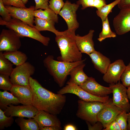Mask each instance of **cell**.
I'll list each match as a JSON object with an SVG mask.
<instances>
[{"mask_svg":"<svg viewBox=\"0 0 130 130\" xmlns=\"http://www.w3.org/2000/svg\"><path fill=\"white\" fill-rule=\"evenodd\" d=\"M29 85L33 93L32 105L39 111L43 110L56 115L60 113L66 102L65 96L47 90L31 77Z\"/></svg>","mask_w":130,"mask_h":130,"instance_id":"cell-1","label":"cell"},{"mask_svg":"<svg viewBox=\"0 0 130 130\" xmlns=\"http://www.w3.org/2000/svg\"><path fill=\"white\" fill-rule=\"evenodd\" d=\"M75 31L67 30L56 35L55 40L60 51L58 60L72 62L82 60V55L77 46L75 39Z\"/></svg>","mask_w":130,"mask_h":130,"instance_id":"cell-2","label":"cell"},{"mask_svg":"<svg viewBox=\"0 0 130 130\" xmlns=\"http://www.w3.org/2000/svg\"><path fill=\"white\" fill-rule=\"evenodd\" d=\"M85 59L76 62H67L55 60L49 55L43 60L44 65L55 81L60 87L63 86L68 75L74 67L84 62Z\"/></svg>","mask_w":130,"mask_h":130,"instance_id":"cell-3","label":"cell"},{"mask_svg":"<svg viewBox=\"0 0 130 130\" xmlns=\"http://www.w3.org/2000/svg\"><path fill=\"white\" fill-rule=\"evenodd\" d=\"M0 25L5 26L15 31L21 38L26 37L36 40L45 46H47L50 40L49 37L42 35L35 27L30 26L20 20L12 18L9 22L4 21L0 18Z\"/></svg>","mask_w":130,"mask_h":130,"instance_id":"cell-4","label":"cell"},{"mask_svg":"<svg viewBox=\"0 0 130 130\" xmlns=\"http://www.w3.org/2000/svg\"><path fill=\"white\" fill-rule=\"evenodd\" d=\"M107 102H87L80 99L79 100L76 116L92 125L98 121L97 117L98 113Z\"/></svg>","mask_w":130,"mask_h":130,"instance_id":"cell-5","label":"cell"},{"mask_svg":"<svg viewBox=\"0 0 130 130\" xmlns=\"http://www.w3.org/2000/svg\"><path fill=\"white\" fill-rule=\"evenodd\" d=\"M35 70L34 66L28 62L16 66L10 76L13 84L29 85L30 78L34 74Z\"/></svg>","mask_w":130,"mask_h":130,"instance_id":"cell-6","label":"cell"},{"mask_svg":"<svg viewBox=\"0 0 130 130\" xmlns=\"http://www.w3.org/2000/svg\"><path fill=\"white\" fill-rule=\"evenodd\" d=\"M65 86L57 92L58 94L64 95L70 93L77 96L81 100L87 102L98 101L107 102L109 98L108 96L101 97L92 95L82 89L79 85L68 81Z\"/></svg>","mask_w":130,"mask_h":130,"instance_id":"cell-7","label":"cell"},{"mask_svg":"<svg viewBox=\"0 0 130 130\" xmlns=\"http://www.w3.org/2000/svg\"><path fill=\"white\" fill-rule=\"evenodd\" d=\"M20 38L13 30L3 29L0 34V52L18 50L21 46Z\"/></svg>","mask_w":130,"mask_h":130,"instance_id":"cell-8","label":"cell"},{"mask_svg":"<svg viewBox=\"0 0 130 130\" xmlns=\"http://www.w3.org/2000/svg\"><path fill=\"white\" fill-rule=\"evenodd\" d=\"M109 87L112 90L113 103L115 106L127 113L130 111V104L129 102L126 87L119 81L116 84H110Z\"/></svg>","mask_w":130,"mask_h":130,"instance_id":"cell-9","label":"cell"},{"mask_svg":"<svg viewBox=\"0 0 130 130\" xmlns=\"http://www.w3.org/2000/svg\"><path fill=\"white\" fill-rule=\"evenodd\" d=\"M79 6L77 3H72L69 1L66 0L58 14L65 20L68 30L75 31L79 27L76 12Z\"/></svg>","mask_w":130,"mask_h":130,"instance_id":"cell-10","label":"cell"},{"mask_svg":"<svg viewBox=\"0 0 130 130\" xmlns=\"http://www.w3.org/2000/svg\"><path fill=\"white\" fill-rule=\"evenodd\" d=\"M123 110L115 105L112 99L109 98L97 115L98 121L101 122L104 129L115 120L117 116Z\"/></svg>","mask_w":130,"mask_h":130,"instance_id":"cell-11","label":"cell"},{"mask_svg":"<svg viewBox=\"0 0 130 130\" xmlns=\"http://www.w3.org/2000/svg\"><path fill=\"white\" fill-rule=\"evenodd\" d=\"M11 17L19 19L31 26L34 27V11L35 6L28 8H19L10 6H5Z\"/></svg>","mask_w":130,"mask_h":130,"instance_id":"cell-12","label":"cell"},{"mask_svg":"<svg viewBox=\"0 0 130 130\" xmlns=\"http://www.w3.org/2000/svg\"><path fill=\"white\" fill-rule=\"evenodd\" d=\"M7 116L33 118L39 111L32 105L15 106L10 104L4 110Z\"/></svg>","mask_w":130,"mask_h":130,"instance_id":"cell-13","label":"cell"},{"mask_svg":"<svg viewBox=\"0 0 130 130\" xmlns=\"http://www.w3.org/2000/svg\"><path fill=\"white\" fill-rule=\"evenodd\" d=\"M126 66L121 59L117 60L111 63L103 76V80L110 84L117 83L120 81L121 75Z\"/></svg>","mask_w":130,"mask_h":130,"instance_id":"cell-14","label":"cell"},{"mask_svg":"<svg viewBox=\"0 0 130 130\" xmlns=\"http://www.w3.org/2000/svg\"><path fill=\"white\" fill-rule=\"evenodd\" d=\"M113 25L116 33L119 35L130 31V9H120L118 14L114 18Z\"/></svg>","mask_w":130,"mask_h":130,"instance_id":"cell-15","label":"cell"},{"mask_svg":"<svg viewBox=\"0 0 130 130\" xmlns=\"http://www.w3.org/2000/svg\"><path fill=\"white\" fill-rule=\"evenodd\" d=\"M79 86L90 93L99 97H106L112 93L110 87L101 85L92 77H89L84 82Z\"/></svg>","mask_w":130,"mask_h":130,"instance_id":"cell-16","label":"cell"},{"mask_svg":"<svg viewBox=\"0 0 130 130\" xmlns=\"http://www.w3.org/2000/svg\"><path fill=\"white\" fill-rule=\"evenodd\" d=\"M20 103L23 105H32L33 93L30 85H13L10 91Z\"/></svg>","mask_w":130,"mask_h":130,"instance_id":"cell-17","label":"cell"},{"mask_svg":"<svg viewBox=\"0 0 130 130\" xmlns=\"http://www.w3.org/2000/svg\"><path fill=\"white\" fill-rule=\"evenodd\" d=\"M94 31L90 30L87 34L81 36L78 34L76 35L75 39L78 48L82 53L88 55L95 50L93 37Z\"/></svg>","mask_w":130,"mask_h":130,"instance_id":"cell-18","label":"cell"},{"mask_svg":"<svg viewBox=\"0 0 130 130\" xmlns=\"http://www.w3.org/2000/svg\"><path fill=\"white\" fill-rule=\"evenodd\" d=\"M33 118L37 123L40 130L46 126H61V122L56 115L51 114L43 110L39 111Z\"/></svg>","mask_w":130,"mask_h":130,"instance_id":"cell-19","label":"cell"},{"mask_svg":"<svg viewBox=\"0 0 130 130\" xmlns=\"http://www.w3.org/2000/svg\"><path fill=\"white\" fill-rule=\"evenodd\" d=\"M88 55L91 58L94 67L101 73L105 74L111 63L110 59L96 50Z\"/></svg>","mask_w":130,"mask_h":130,"instance_id":"cell-20","label":"cell"},{"mask_svg":"<svg viewBox=\"0 0 130 130\" xmlns=\"http://www.w3.org/2000/svg\"><path fill=\"white\" fill-rule=\"evenodd\" d=\"M85 66V64L84 62L77 65L72 70L69 74L70 77V82L79 86L87 80L89 77L83 71Z\"/></svg>","mask_w":130,"mask_h":130,"instance_id":"cell-21","label":"cell"},{"mask_svg":"<svg viewBox=\"0 0 130 130\" xmlns=\"http://www.w3.org/2000/svg\"><path fill=\"white\" fill-rule=\"evenodd\" d=\"M34 27L39 32L47 31L54 33L56 36L60 34L62 32L57 30L54 26L55 23L52 21L49 20L35 17Z\"/></svg>","mask_w":130,"mask_h":130,"instance_id":"cell-22","label":"cell"},{"mask_svg":"<svg viewBox=\"0 0 130 130\" xmlns=\"http://www.w3.org/2000/svg\"><path fill=\"white\" fill-rule=\"evenodd\" d=\"M3 53L6 58L16 66L20 65L26 62L28 58L25 54L18 50L5 51Z\"/></svg>","mask_w":130,"mask_h":130,"instance_id":"cell-23","label":"cell"},{"mask_svg":"<svg viewBox=\"0 0 130 130\" xmlns=\"http://www.w3.org/2000/svg\"><path fill=\"white\" fill-rule=\"evenodd\" d=\"M20 103L19 99L12 93L7 91H0V109L4 110L10 104L18 105Z\"/></svg>","mask_w":130,"mask_h":130,"instance_id":"cell-24","label":"cell"},{"mask_svg":"<svg viewBox=\"0 0 130 130\" xmlns=\"http://www.w3.org/2000/svg\"><path fill=\"white\" fill-rule=\"evenodd\" d=\"M15 122L21 130H39L37 123L33 118L26 119L24 117H18L16 119Z\"/></svg>","mask_w":130,"mask_h":130,"instance_id":"cell-25","label":"cell"},{"mask_svg":"<svg viewBox=\"0 0 130 130\" xmlns=\"http://www.w3.org/2000/svg\"><path fill=\"white\" fill-rule=\"evenodd\" d=\"M34 17L49 20H52L55 23L58 22V14H56L50 8L43 10L39 9L34 11Z\"/></svg>","mask_w":130,"mask_h":130,"instance_id":"cell-26","label":"cell"},{"mask_svg":"<svg viewBox=\"0 0 130 130\" xmlns=\"http://www.w3.org/2000/svg\"><path fill=\"white\" fill-rule=\"evenodd\" d=\"M13 64L4 56L3 52H0V74L10 76L14 68Z\"/></svg>","mask_w":130,"mask_h":130,"instance_id":"cell-27","label":"cell"},{"mask_svg":"<svg viewBox=\"0 0 130 130\" xmlns=\"http://www.w3.org/2000/svg\"><path fill=\"white\" fill-rule=\"evenodd\" d=\"M121 0H115L111 3L106 4L97 10L96 14L100 18L102 22L106 20L109 14L112 12L113 8L116 5H118Z\"/></svg>","mask_w":130,"mask_h":130,"instance_id":"cell-28","label":"cell"},{"mask_svg":"<svg viewBox=\"0 0 130 130\" xmlns=\"http://www.w3.org/2000/svg\"><path fill=\"white\" fill-rule=\"evenodd\" d=\"M102 23V30L98 39V41L101 42L107 38L115 37L116 36V33L112 31L110 29L108 17Z\"/></svg>","mask_w":130,"mask_h":130,"instance_id":"cell-29","label":"cell"},{"mask_svg":"<svg viewBox=\"0 0 130 130\" xmlns=\"http://www.w3.org/2000/svg\"><path fill=\"white\" fill-rule=\"evenodd\" d=\"M76 3L81 5L82 10L88 7H95L98 9L106 5L105 0H78Z\"/></svg>","mask_w":130,"mask_h":130,"instance_id":"cell-30","label":"cell"},{"mask_svg":"<svg viewBox=\"0 0 130 130\" xmlns=\"http://www.w3.org/2000/svg\"><path fill=\"white\" fill-rule=\"evenodd\" d=\"M14 119L13 117L7 116L4 111L0 109V130L11 126L13 124Z\"/></svg>","mask_w":130,"mask_h":130,"instance_id":"cell-31","label":"cell"},{"mask_svg":"<svg viewBox=\"0 0 130 130\" xmlns=\"http://www.w3.org/2000/svg\"><path fill=\"white\" fill-rule=\"evenodd\" d=\"M10 76L0 74V89L4 91H10L13 84Z\"/></svg>","mask_w":130,"mask_h":130,"instance_id":"cell-32","label":"cell"},{"mask_svg":"<svg viewBox=\"0 0 130 130\" xmlns=\"http://www.w3.org/2000/svg\"><path fill=\"white\" fill-rule=\"evenodd\" d=\"M128 117V113L123 110L116 117L115 120L119 124L121 130H127Z\"/></svg>","mask_w":130,"mask_h":130,"instance_id":"cell-33","label":"cell"},{"mask_svg":"<svg viewBox=\"0 0 130 130\" xmlns=\"http://www.w3.org/2000/svg\"><path fill=\"white\" fill-rule=\"evenodd\" d=\"M49 2V8L57 14H58L65 3L63 0H50Z\"/></svg>","mask_w":130,"mask_h":130,"instance_id":"cell-34","label":"cell"},{"mask_svg":"<svg viewBox=\"0 0 130 130\" xmlns=\"http://www.w3.org/2000/svg\"><path fill=\"white\" fill-rule=\"evenodd\" d=\"M122 84L126 87L130 86V62L126 66L121 77Z\"/></svg>","mask_w":130,"mask_h":130,"instance_id":"cell-35","label":"cell"},{"mask_svg":"<svg viewBox=\"0 0 130 130\" xmlns=\"http://www.w3.org/2000/svg\"><path fill=\"white\" fill-rule=\"evenodd\" d=\"M0 15L2 20L6 22L10 21L12 19L1 0H0Z\"/></svg>","mask_w":130,"mask_h":130,"instance_id":"cell-36","label":"cell"},{"mask_svg":"<svg viewBox=\"0 0 130 130\" xmlns=\"http://www.w3.org/2000/svg\"><path fill=\"white\" fill-rule=\"evenodd\" d=\"M5 6H10L17 7L26 8L21 0H1Z\"/></svg>","mask_w":130,"mask_h":130,"instance_id":"cell-37","label":"cell"},{"mask_svg":"<svg viewBox=\"0 0 130 130\" xmlns=\"http://www.w3.org/2000/svg\"><path fill=\"white\" fill-rule=\"evenodd\" d=\"M35 5V10L39 9H48V0H34Z\"/></svg>","mask_w":130,"mask_h":130,"instance_id":"cell-38","label":"cell"},{"mask_svg":"<svg viewBox=\"0 0 130 130\" xmlns=\"http://www.w3.org/2000/svg\"><path fill=\"white\" fill-rule=\"evenodd\" d=\"M86 122L89 130H101L103 128L102 123L98 121L92 125L88 122L86 121Z\"/></svg>","mask_w":130,"mask_h":130,"instance_id":"cell-39","label":"cell"},{"mask_svg":"<svg viewBox=\"0 0 130 130\" xmlns=\"http://www.w3.org/2000/svg\"><path fill=\"white\" fill-rule=\"evenodd\" d=\"M103 130H121V129L118 123L116 120H115Z\"/></svg>","mask_w":130,"mask_h":130,"instance_id":"cell-40","label":"cell"},{"mask_svg":"<svg viewBox=\"0 0 130 130\" xmlns=\"http://www.w3.org/2000/svg\"><path fill=\"white\" fill-rule=\"evenodd\" d=\"M117 5L120 9H130V0H121Z\"/></svg>","mask_w":130,"mask_h":130,"instance_id":"cell-41","label":"cell"},{"mask_svg":"<svg viewBox=\"0 0 130 130\" xmlns=\"http://www.w3.org/2000/svg\"><path fill=\"white\" fill-rule=\"evenodd\" d=\"M62 129L61 126H52L44 127L41 130H60Z\"/></svg>","mask_w":130,"mask_h":130,"instance_id":"cell-42","label":"cell"},{"mask_svg":"<svg viewBox=\"0 0 130 130\" xmlns=\"http://www.w3.org/2000/svg\"><path fill=\"white\" fill-rule=\"evenodd\" d=\"M64 130H77V129L73 125L68 124L65 125L64 127Z\"/></svg>","mask_w":130,"mask_h":130,"instance_id":"cell-43","label":"cell"},{"mask_svg":"<svg viewBox=\"0 0 130 130\" xmlns=\"http://www.w3.org/2000/svg\"><path fill=\"white\" fill-rule=\"evenodd\" d=\"M127 130H130V111L128 113V117Z\"/></svg>","mask_w":130,"mask_h":130,"instance_id":"cell-44","label":"cell"},{"mask_svg":"<svg viewBox=\"0 0 130 130\" xmlns=\"http://www.w3.org/2000/svg\"><path fill=\"white\" fill-rule=\"evenodd\" d=\"M127 93L128 98L130 100V86L127 87Z\"/></svg>","mask_w":130,"mask_h":130,"instance_id":"cell-45","label":"cell"},{"mask_svg":"<svg viewBox=\"0 0 130 130\" xmlns=\"http://www.w3.org/2000/svg\"><path fill=\"white\" fill-rule=\"evenodd\" d=\"M23 3L25 5L27 2L28 0H21Z\"/></svg>","mask_w":130,"mask_h":130,"instance_id":"cell-46","label":"cell"}]
</instances>
